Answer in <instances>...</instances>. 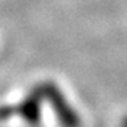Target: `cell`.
Here are the masks:
<instances>
[{"mask_svg": "<svg viewBox=\"0 0 127 127\" xmlns=\"http://www.w3.org/2000/svg\"><path fill=\"white\" fill-rule=\"evenodd\" d=\"M43 91L45 99L50 103L56 118L58 119L60 125L62 127H80L81 120L77 112L70 107V104L62 95V92L53 84H45L41 87Z\"/></svg>", "mask_w": 127, "mask_h": 127, "instance_id": "6da1fadb", "label": "cell"}, {"mask_svg": "<svg viewBox=\"0 0 127 127\" xmlns=\"http://www.w3.org/2000/svg\"><path fill=\"white\" fill-rule=\"evenodd\" d=\"M45 99L42 88L32 91L23 101L15 105V114L25 119L29 125H38L41 122L42 100Z\"/></svg>", "mask_w": 127, "mask_h": 127, "instance_id": "7a4b0ae2", "label": "cell"}, {"mask_svg": "<svg viewBox=\"0 0 127 127\" xmlns=\"http://www.w3.org/2000/svg\"><path fill=\"white\" fill-rule=\"evenodd\" d=\"M15 114V105H0V122L8 120Z\"/></svg>", "mask_w": 127, "mask_h": 127, "instance_id": "3957f363", "label": "cell"}, {"mask_svg": "<svg viewBox=\"0 0 127 127\" xmlns=\"http://www.w3.org/2000/svg\"><path fill=\"white\" fill-rule=\"evenodd\" d=\"M123 127H127V118L123 120Z\"/></svg>", "mask_w": 127, "mask_h": 127, "instance_id": "277c9868", "label": "cell"}]
</instances>
